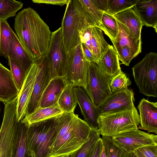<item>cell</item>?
Returning <instances> with one entry per match:
<instances>
[{"label":"cell","mask_w":157,"mask_h":157,"mask_svg":"<svg viewBox=\"0 0 157 157\" xmlns=\"http://www.w3.org/2000/svg\"><path fill=\"white\" fill-rule=\"evenodd\" d=\"M14 27L20 43L33 59L46 54L52 33L36 11L29 7L19 12Z\"/></svg>","instance_id":"6da1fadb"},{"label":"cell","mask_w":157,"mask_h":157,"mask_svg":"<svg viewBox=\"0 0 157 157\" xmlns=\"http://www.w3.org/2000/svg\"><path fill=\"white\" fill-rule=\"evenodd\" d=\"M92 128L74 113L59 117L47 157H66L78 150L89 139Z\"/></svg>","instance_id":"7a4b0ae2"},{"label":"cell","mask_w":157,"mask_h":157,"mask_svg":"<svg viewBox=\"0 0 157 157\" xmlns=\"http://www.w3.org/2000/svg\"><path fill=\"white\" fill-rule=\"evenodd\" d=\"M66 5L61 27L67 53L80 43L78 31L91 26L79 0H68Z\"/></svg>","instance_id":"3957f363"},{"label":"cell","mask_w":157,"mask_h":157,"mask_svg":"<svg viewBox=\"0 0 157 157\" xmlns=\"http://www.w3.org/2000/svg\"><path fill=\"white\" fill-rule=\"evenodd\" d=\"M98 124L100 135L112 137L138 129L140 116L134 106L130 109L101 114Z\"/></svg>","instance_id":"277c9868"},{"label":"cell","mask_w":157,"mask_h":157,"mask_svg":"<svg viewBox=\"0 0 157 157\" xmlns=\"http://www.w3.org/2000/svg\"><path fill=\"white\" fill-rule=\"evenodd\" d=\"M60 116L37 123L28 127L27 153L29 156L32 154L35 157H47Z\"/></svg>","instance_id":"5b68a950"},{"label":"cell","mask_w":157,"mask_h":157,"mask_svg":"<svg viewBox=\"0 0 157 157\" xmlns=\"http://www.w3.org/2000/svg\"><path fill=\"white\" fill-rule=\"evenodd\" d=\"M132 69L139 92L148 97H157V53L146 54Z\"/></svg>","instance_id":"8992f818"},{"label":"cell","mask_w":157,"mask_h":157,"mask_svg":"<svg viewBox=\"0 0 157 157\" xmlns=\"http://www.w3.org/2000/svg\"><path fill=\"white\" fill-rule=\"evenodd\" d=\"M89 64L84 55L81 43L67 53L62 77L67 85L80 87L85 90Z\"/></svg>","instance_id":"52a82bcc"},{"label":"cell","mask_w":157,"mask_h":157,"mask_svg":"<svg viewBox=\"0 0 157 157\" xmlns=\"http://www.w3.org/2000/svg\"><path fill=\"white\" fill-rule=\"evenodd\" d=\"M112 78L101 71L98 63L89 62L87 86L85 90L97 107H98L111 94L109 85Z\"/></svg>","instance_id":"ba28073f"},{"label":"cell","mask_w":157,"mask_h":157,"mask_svg":"<svg viewBox=\"0 0 157 157\" xmlns=\"http://www.w3.org/2000/svg\"><path fill=\"white\" fill-rule=\"evenodd\" d=\"M3 120L0 130V157H12L18 122L16 103L5 104Z\"/></svg>","instance_id":"9c48e42d"},{"label":"cell","mask_w":157,"mask_h":157,"mask_svg":"<svg viewBox=\"0 0 157 157\" xmlns=\"http://www.w3.org/2000/svg\"><path fill=\"white\" fill-rule=\"evenodd\" d=\"M46 54L51 80L62 77L66 53L63 46L61 27L51 33L48 49Z\"/></svg>","instance_id":"30bf717a"},{"label":"cell","mask_w":157,"mask_h":157,"mask_svg":"<svg viewBox=\"0 0 157 157\" xmlns=\"http://www.w3.org/2000/svg\"><path fill=\"white\" fill-rule=\"evenodd\" d=\"M35 59L38 65V72L25 117L32 113L39 107L42 94L51 80L46 54Z\"/></svg>","instance_id":"8fae6325"},{"label":"cell","mask_w":157,"mask_h":157,"mask_svg":"<svg viewBox=\"0 0 157 157\" xmlns=\"http://www.w3.org/2000/svg\"><path fill=\"white\" fill-rule=\"evenodd\" d=\"M113 143L128 153L147 145H157V136L138 129L111 137Z\"/></svg>","instance_id":"7c38bea8"},{"label":"cell","mask_w":157,"mask_h":157,"mask_svg":"<svg viewBox=\"0 0 157 157\" xmlns=\"http://www.w3.org/2000/svg\"><path fill=\"white\" fill-rule=\"evenodd\" d=\"M134 101V92L128 88L112 92L98 108L101 114L113 113L132 109Z\"/></svg>","instance_id":"4fadbf2b"},{"label":"cell","mask_w":157,"mask_h":157,"mask_svg":"<svg viewBox=\"0 0 157 157\" xmlns=\"http://www.w3.org/2000/svg\"><path fill=\"white\" fill-rule=\"evenodd\" d=\"M38 67L34 59L31 66L17 96V115L18 122L25 117L32 93L34 84L37 75Z\"/></svg>","instance_id":"5bb4252c"},{"label":"cell","mask_w":157,"mask_h":157,"mask_svg":"<svg viewBox=\"0 0 157 157\" xmlns=\"http://www.w3.org/2000/svg\"><path fill=\"white\" fill-rule=\"evenodd\" d=\"M73 89L84 120L92 128L98 129V120L101 113L98 107L94 105L83 88L75 86Z\"/></svg>","instance_id":"9a60e30c"},{"label":"cell","mask_w":157,"mask_h":157,"mask_svg":"<svg viewBox=\"0 0 157 157\" xmlns=\"http://www.w3.org/2000/svg\"><path fill=\"white\" fill-rule=\"evenodd\" d=\"M137 108L140 113V128L148 133L157 134V102H151L143 98Z\"/></svg>","instance_id":"2e32d148"},{"label":"cell","mask_w":157,"mask_h":157,"mask_svg":"<svg viewBox=\"0 0 157 157\" xmlns=\"http://www.w3.org/2000/svg\"><path fill=\"white\" fill-rule=\"evenodd\" d=\"M117 21L118 32L115 39L112 41L117 53L122 50L129 49L138 55L141 52V40L136 39L125 25Z\"/></svg>","instance_id":"e0dca14e"},{"label":"cell","mask_w":157,"mask_h":157,"mask_svg":"<svg viewBox=\"0 0 157 157\" xmlns=\"http://www.w3.org/2000/svg\"><path fill=\"white\" fill-rule=\"evenodd\" d=\"M143 25L153 28L157 33V0H137L132 7Z\"/></svg>","instance_id":"ac0fdd59"},{"label":"cell","mask_w":157,"mask_h":157,"mask_svg":"<svg viewBox=\"0 0 157 157\" xmlns=\"http://www.w3.org/2000/svg\"><path fill=\"white\" fill-rule=\"evenodd\" d=\"M8 57V59H11L15 60L22 69L27 74L34 61V59L29 54L22 45L13 30L12 31Z\"/></svg>","instance_id":"d6986e66"},{"label":"cell","mask_w":157,"mask_h":157,"mask_svg":"<svg viewBox=\"0 0 157 157\" xmlns=\"http://www.w3.org/2000/svg\"><path fill=\"white\" fill-rule=\"evenodd\" d=\"M19 91L10 70L0 63V101L9 102L17 96Z\"/></svg>","instance_id":"ffe728a7"},{"label":"cell","mask_w":157,"mask_h":157,"mask_svg":"<svg viewBox=\"0 0 157 157\" xmlns=\"http://www.w3.org/2000/svg\"><path fill=\"white\" fill-rule=\"evenodd\" d=\"M67 86L62 77L52 79L42 94L39 107H48L57 102L62 92Z\"/></svg>","instance_id":"44dd1931"},{"label":"cell","mask_w":157,"mask_h":157,"mask_svg":"<svg viewBox=\"0 0 157 157\" xmlns=\"http://www.w3.org/2000/svg\"><path fill=\"white\" fill-rule=\"evenodd\" d=\"M101 71L113 78L122 71L117 53L114 48L109 45L98 63Z\"/></svg>","instance_id":"7402d4cb"},{"label":"cell","mask_w":157,"mask_h":157,"mask_svg":"<svg viewBox=\"0 0 157 157\" xmlns=\"http://www.w3.org/2000/svg\"><path fill=\"white\" fill-rule=\"evenodd\" d=\"M63 113L57 102L48 107H38L33 113L25 116L21 121L29 127L37 123L59 116Z\"/></svg>","instance_id":"603a6c76"},{"label":"cell","mask_w":157,"mask_h":157,"mask_svg":"<svg viewBox=\"0 0 157 157\" xmlns=\"http://www.w3.org/2000/svg\"><path fill=\"white\" fill-rule=\"evenodd\" d=\"M113 16L117 20L125 25L136 39H141V30L143 25L132 8L122 11Z\"/></svg>","instance_id":"cb8c5ba5"},{"label":"cell","mask_w":157,"mask_h":157,"mask_svg":"<svg viewBox=\"0 0 157 157\" xmlns=\"http://www.w3.org/2000/svg\"><path fill=\"white\" fill-rule=\"evenodd\" d=\"M28 128V127L21 120L18 122L12 157H31L27 153Z\"/></svg>","instance_id":"d4e9b609"},{"label":"cell","mask_w":157,"mask_h":157,"mask_svg":"<svg viewBox=\"0 0 157 157\" xmlns=\"http://www.w3.org/2000/svg\"><path fill=\"white\" fill-rule=\"evenodd\" d=\"M91 26L96 27L104 31L101 24L103 12L99 10L92 0H79Z\"/></svg>","instance_id":"484cf974"},{"label":"cell","mask_w":157,"mask_h":157,"mask_svg":"<svg viewBox=\"0 0 157 157\" xmlns=\"http://www.w3.org/2000/svg\"><path fill=\"white\" fill-rule=\"evenodd\" d=\"M91 41L92 53L99 61L109 44L105 40L102 30L95 26L92 27Z\"/></svg>","instance_id":"4316f807"},{"label":"cell","mask_w":157,"mask_h":157,"mask_svg":"<svg viewBox=\"0 0 157 157\" xmlns=\"http://www.w3.org/2000/svg\"><path fill=\"white\" fill-rule=\"evenodd\" d=\"M57 102L60 108L64 113H74L77 103L73 86H67L65 87Z\"/></svg>","instance_id":"83f0119b"},{"label":"cell","mask_w":157,"mask_h":157,"mask_svg":"<svg viewBox=\"0 0 157 157\" xmlns=\"http://www.w3.org/2000/svg\"><path fill=\"white\" fill-rule=\"evenodd\" d=\"M12 31L6 20L0 21V56L7 60Z\"/></svg>","instance_id":"f1b7e54d"},{"label":"cell","mask_w":157,"mask_h":157,"mask_svg":"<svg viewBox=\"0 0 157 157\" xmlns=\"http://www.w3.org/2000/svg\"><path fill=\"white\" fill-rule=\"evenodd\" d=\"M23 3L14 0H0V21L6 20L16 16L21 9Z\"/></svg>","instance_id":"f546056e"},{"label":"cell","mask_w":157,"mask_h":157,"mask_svg":"<svg viewBox=\"0 0 157 157\" xmlns=\"http://www.w3.org/2000/svg\"><path fill=\"white\" fill-rule=\"evenodd\" d=\"M100 135L98 129L92 128L89 140L71 155V157H89L97 142L100 138Z\"/></svg>","instance_id":"4dcf8cb0"},{"label":"cell","mask_w":157,"mask_h":157,"mask_svg":"<svg viewBox=\"0 0 157 157\" xmlns=\"http://www.w3.org/2000/svg\"><path fill=\"white\" fill-rule=\"evenodd\" d=\"M101 24L105 34L109 37L111 41L114 40L118 32V26L116 19L113 16L104 12Z\"/></svg>","instance_id":"1f68e13d"},{"label":"cell","mask_w":157,"mask_h":157,"mask_svg":"<svg viewBox=\"0 0 157 157\" xmlns=\"http://www.w3.org/2000/svg\"><path fill=\"white\" fill-rule=\"evenodd\" d=\"M101 139L106 157H128L129 154L115 145L111 137L102 136Z\"/></svg>","instance_id":"d6a6232c"},{"label":"cell","mask_w":157,"mask_h":157,"mask_svg":"<svg viewBox=\"0 0 157 157\" xmlns=\"http://www.w3.org/2000/svg\"><path fill=\"white\" fill-rule=\"evenodd\" d=\"M137 0H107V10L105 12L111 15L132 8Z\"/></svg>","instance_id":"836d02e7"},{"label":"cell","mask_w":157,"mask_h":157,"mask_svg":"<svg viewBox=\"0 0 157 157\" xmlns=\"http://www.w3.org/2000/svg\"><path fill=\"white\" fill-rule=\"evenodd\" d=\"M8 60L10 70L17 88L20 90L28 74L22 69L15 60L9 59Z\"/></svg>","instance_id":"e575fe53"},{"label":"cell","mask_w":157,"mask_h":157,"mask_svg":"<svg viewBox=\"0 0 157 157\" xmlns=\"http://www.w3.org/2000/svg\"><path fill=\"white\" fill-rule=\"evenodd\" d=\"M131 83L129 78L121 71L112 78L109 85L111 91L113 92L127 89Z\"/></svg>","instance_id":"d590c367"},{"label":"cell","mask_w":157,"mask_h":157,"mask_svg":"<svg viewBox=\"0 0 157 157\" xmlns=\"http://www.w3.org/2000/svg\"><path fill=\"white\" fill-rule=\"evenodd\" d=\"M134 153L138 157H157V145H149L140 147Z\"/></svg>","instance_id":"8d00e7d4"},{"label":"cell","mask_w":157,"mask_h":157,"mask_svg":"<svg viewBox=\"0 0 157 157\" xmlns=\"http://www.w3.org/2000/svg\"><path fill=\"white\" fill-rule=\"evenodd\" d=\"M103 143L101 138L97 142L90 155L89 157H101Z\"/></svg>","instance_id":"74e56055"},{"label":"cell","mask_w":157,"mask_h":157,"mask_svg":"<svg viewBox=\"0 0 157 157\" xmlns=\"http://www.w3.org/2000/svg\"><path fill=\"white\" fill-rule=\"evenodd\" d=\"M34 3L58 5L60 6L67 4L68 0H33Z\"/></svg>","instance_id":"f35d334b"},{"label":"cell","mask_w":157,"mask_h":157,"mask_svg":"<svg viewBox=\"0 0 157 157\" xmlns=\"http://www.w3.org/2000/svg\"><path fill=\"white\" fill-rule=\"evenodd\" d=\"M81 44L83 53L87 60L89 62H95L98 63V61L92 53L84 44Z\"/></svg>","instance_id":"ab89813d"},{"label":"cell","mask_w":157,"mask_h":157,"mask_svg":"<svg viewBox=\"0 0 157 157\" xmlns=\"http://www.w3.org/2000/svg\"><path fill=\"white\" fill-rule=\"evenodd\" d=\"M97 7L103 12H106L107 10V0H92Z\"/></svg>","instance_id":"60d3db41"},{"label":"cell","mask_w":157,"mask_h":157,"mask_svg":"<svg viewBox=\"0 0 157 157\" xmlns=\"http://www.w3.org/2000/svg\"><path fill=\"white\" fill-rule=\"evenodd\" d=\"M101 157H106L105 154V153L104 147L103 145L101 151Z\"/></svg>","instance_id":"b9f144b4"},{"label":"cell","mask_w":157,"mask_h":157,"mask_svg":"<svg viewBox=\"0 0 157 157\" xmlns=\"http://www.w3.org/2000/svg\"><path fill=\"white\" fill-rule=\"evenodd\" d=\"M130 155L131 157H138L134 152L130 153Z\"/></svg>","instance_id":"7bdbcfd3"},{"label":"cell","mask_w":157,"mask_h":157,"mask_svg":"<svg viewBox=\"0 0 157 157\" xmlns=\"http://www.w3.org/2000/svg\"><path fill=\"white\" fill-rule=\"evenodd\" d=\"M30 156L31 157H35V156L32 154H31L30 155Z\"/></svg>","instance_id":"ee69618b"},{"label":"cell","mask_w":157,"mask_h":157,"mask_svg":"<svg viewBox=\"0 0 157 157\" xmlns=\"http://www.w3.org/2000/svg\"><path fill=\"white\" fill-rule=\"evenodd\" d=\"M128 157H131L130 154H129V155Z\"/></svg>","instance_id":"f6af8a7d"},{"label":"cell","mask_w":157,"mask_h":157,"mask_svg":"<svg viewBox=\"0 0 157 157\" xmlns=\"http://www.w3.org/2000/svg\"><path fill=\"white\" fill-rule=\"evenodd\" d=\"M66 157H71V156H70Z\"/></svg>","instance_id":"bcb514c9"},{"label":"cell","mask_w":157,"mask_h":157,"mask_svg":"<svg viewBox=\"0 0 157 157\" xmlns=\"http://www.w3.org/2000/svg\"><path fill=\"white\" fill-rule=\"evenodd\" d=\"M1 108H0V112H1Z\"/></svg>","instance_id":"7dc6e473"}]
</instances>
